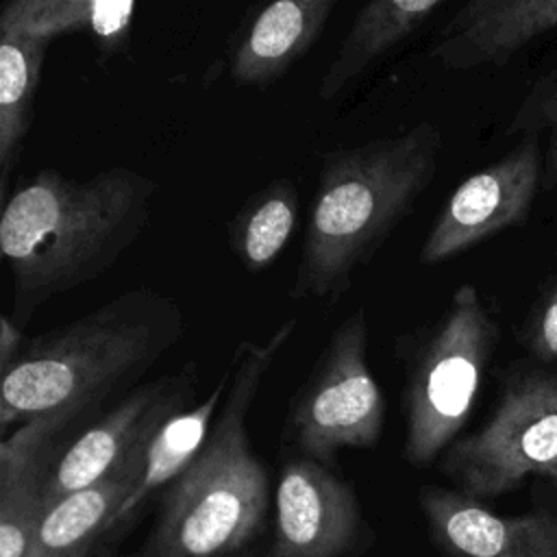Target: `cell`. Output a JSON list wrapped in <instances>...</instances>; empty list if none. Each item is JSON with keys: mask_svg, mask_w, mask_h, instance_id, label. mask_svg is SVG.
Listing matches in <instances>:
<instances>
[{"mask_svg": "<svg viewBox=\"0 0 557 557\" xmlns=\"http://www.w3.org/2000/svg\"><path fill=\"white\" fill-rule=\"evenodd\" d=\"M337 0H276L248 13L233 39L228 74L237 85L268 87L320 39Z\"/></svg>", "mask_w": 557, "mask_h": 557, "instance_id": "obj_13", "label": "cell"}, {"mask_svg": "<svg viewBox=\"0 0 557 557\" xmlns=\"http://www.w3.org/2000/svg\"><path fill=\"white\" fill-rule=\"evenodd\" d=\"M357 529V496L329 466L305 457L283 466L268 557H342Z\"/></svg>", "mask_w": 557, "mask_h": 557, "instance_id": "obj_10", "label": "cell"}, {"mask_svg": "<svg viewBox=\"0 0 557 557\" xmlns=\"http://www.w3.org/2000/svg\"><path fill=\"white\" fill-rule=\"evenodd\" d=\"M440 470L476 500L511 492L529 476L557 485V374L511 370L490 418L444 450Z\"/></svg>", "mask_w": 557, "mask_h": 557, "instance_id": "obj_7", "label": "cell"}, {"mask_svg": "<svg viewBox=\"0 0 557 557\" xmlns=\"http://www.w3.org/2000/svg\"><path fill=\"white\" fill-rule=\"evenodd\" d=\"M418 503L433 542L450 557H557L553 511L500 516L459 490L437 485H424Z\"/></svg>", "mask_w": 557, "mask_h": 557, "instance_id": "obj_11", "label": "cell"}, {"mask_svg": "<svg viewBox=\"0 0 557 557\" xmlns=\"http://www.w3.org/2000/svg\"><path fill=\"white\" fill-rule=\"evenodd\" d=\"M540 185H544L542 141L537 135H524L498 161L455 187L435 218L418 261L422 265L444 263L522 222Z\"/></svg>", "mask_w": 557, "mask_h": 557, "instance_id": "obj_9", "label": "cell"}, {"mask_svg": "<svg viewBox=\"0 0 557 557\" xmlns=\"http://www.w3.org/2000/svg\"><path fill=\"white\" fill-rule=\"evenodd\" d=\"M72 422L37 418L7 433L0 444V557H26L44 511V487L54 466L57 440Z\"/></svg>", "mask_w": 557, "mask_h": 557, "instance_id": "obj_14", "label": "cell"}, {"mask_svg": "<svg viewBox=\"0 0 557 557\" xmlns=\"http://www.w3.org/2000/svg\"><path fill=\"white\" fill-rule=\"evenodd\" d=\"M24 333L9 313L0 318V372L7 370L24 350Z\"/></svg>", "mask_w": 557, "mask_h": 557, "instance_id": "obj_23", "label": "cell"}, {"mask_svg": "<svg viewBox=\"0 0 557 557\" xmlns=\"http://www.w3.org/2000/svg\"><path fill=\"white\" fill-rule=\"evenodd\" d=\"M298 320L278 324L263 342L237 344L231 381L198 457L168 485L148 557H218L244 546L268 507V474L246 429L248 411Z\"/></svg>", "mask_w": 557, "mask_h": 557, "instance_id": "obj_4", "label": "cell"}, {"mask_svg": "<svg viewBox=\"0 0 557 557\" xmlns=\"http://www.w3.org/2000/svg\"><path fill=\"white\" fill-rule=\"evenodd\" d=\"M520 342L533 359L542 363L557 361V276L529 311L520 329Z\"/></svg>", "mask_w": 557, "mask_h": 557, "instance_id": "obj_22", "label": "cell"}, {"mask_svg": "<svg viewBox=\"0 0 557 557\" xmlns=\"http://www.w3.org/2000/svg\"><path fill=\"white\" fill-rule=\"evenodd\" d=\"M440 154L442 133L429 120L324 152L289 296L339 300L433 183Z\"/></svg>", "mask_w": 557, "mask_h": 557, "instance_id": "obj_3", "label": "cell"}, {"mask_svg": "<svg viewBox=\"0 0 557 557\" xmlns=\"http://www.w3.org/2000/svg\"><path fill=\"white\" fill-rule=\"evenodd\" d=\"M500 331L479 289L459 285L431 322L394 337L403 370V457L429 466L468 422Z\"/></svg>", "mask_w": 557, "mask_h": 557, "instance_id": "obj_5", "label": "cell"}, {"mask_svg": "<svg viewBox=\"0 0 557 557\" xmlns=\"http://www.w3.org/2000/svg\"><path fill=\"white\" fill-rule=\"evenodd\" d=\"M196 387L198 366L191 359L120 398L57 457L44 487V505L102 481L144 450L170 418L191 407Z\"/></svg>", "mask_w": 557, "mask_h": 557, "instance_id": "obj_8", "label": "cell"}, {"mask_svg": "<svg viewBox=\"0 0 557 557\" xmlns=\"http://www.w3.org/2000/svg\"><path fill=\"white\" fill-rule=\"evenodd\" d=\"M298 187L289 178L250 194L228 222V248L237 261L250 272L270 268L298 226Z\"/></svg>", "mask_w": 557, "mask_h": 557, "instance_id": "obj_20", "label": "cell"}, {"mask_svg": "<svg viewBox=\"0 0 557 557\" xmlns=\"http://www.w3.org/2000/svg\"><path fill=\"white\" fill-rule=\"evenodd\" d=\"M159 185L115 165L78 181L46 168L26 178L0 215V250L22 329L48 300L102 276L137 242Z\"/></svg>", "mask_w": 557, "mask_h": 557, "instance_id": "obj_1", "label": "cell"}, {"mask_svg": "<svg viewBox=\"0 0 557 557\" xmlns=\"http://www.w3.org/2000/svg\"><path fill=\"white\" fill-rule=\"evenodd\" d=\"M146 450V448H144ZM144 450L102 481L44 505L26 557H87L139 479Z\"/></svg>", "mask_w": 557, "mask_h": 557, "instance_id": "obj_15", "label": "cell"}, {"mask_svg": "<svg viewBox=\"0 0 557 557\" xmlns=\"http://www.w3.org/2000/svg\"><path fill=\"white\" fill-rule=\"evenodd\" d=\"M48 46L15 35L0 39V196L4 200L33 122Z\"/></svg>", "mask_w": 557, "mask_h": 557, "instance_id": "obj_19", "label": "cell"}, {"mask_svg": "<svg viewBox=\"0 0 557 557\" xmlns=\"http://www.w3.org/2000/svg\"><path fill=\"white\" fill-rule=\"evenodd\" d=\"M228 381L231 370L226 366L202 403L176 413L154 433L144 450L139 479L126 500L117 507L113 516V527L126 520L152 492L170 485L198 457L209 437Z\"/></svg>", "mask_w": 557, "mask_h": 557, "instance_id": "obj_18", "label": "cell"}, {"mask_svg": "<svg viewBox=\"0 0 557 557\" xmlns=\"http://www.w3.org/2000/svg\"><path fill=\"white\" fill-rule=\"evenodd\" d=\"M135 11L131 0H11L0 11V35L46 44L87 35L109 57L128 41Z\"/></svg>", "mask_w": 557, "mask_h": 557, "instance_id": "obj_17", "label": "cell"}, {"mask_svg": "<svg viewBox=\"0 0 557 557\" xmlns=\"http://www.w3.org/2000/svg\"><path fill=\"white\" fill-rule=\"evenodd\" d=\"M368 335L366 305H357L292 394L281 437L296 457L331 466L342 448H372L381 440L387 400L370 370Z\"/></svg>", "mask_w": 557, "mask_h": 557, "instance_id": "obj_6", "label": "cell"}, {"mask_svg": "<svg viewBox=\"0 0 557 557\" xmlns=\"http://www.w3.org/2000/svg\"><path fill=\"white\" fill-rule=\"evenodd\" d=\"M553 28L557 0H472L446 22L431 57L450 70L505 65Z\"/></svg>", "mask_w": 557, "mask_h": 557, "instance_id": "obj_12", "label": "cell"}, {"mask_svg": "<svg viewBox=\"0 0 557 557\" xmlns=\"http://www.w3.org/2000/svg\"><path fill=\"white\" fill-rule=\"evenodd\" d=\"M509 133L546 139L544 185L557 181V65L537 78L509 122Z\"/></svg>", "mask_w": 557, "mask_h": 557, "instance_id": "obj_21", "label": "cell"}, {"mask_svg": "<svg viewBox=\"0 0 557 557\" xmlns=\"http://www.w3.org/2000/svg\"><path fill=\"white\" fill-rule=\"evenodd\" d=\"M442 0H374L363 4L342 39L335 59L320 78L318 96L329 102L385 54L403 46L442 9Z\"/></svg>", "mask_w": 557, "mask_h": 557, "instance_id": "obj_16", "label": "cell"}, {"mask_svg": "<svg viewBox=\"0 0 557 557\" xmlns=\"http://www.w3.org/2000/svg\"><path fill=\"white\" fill-rule=\"evenodd\" d=\"M183 331V309L174 296L135 287L35 335L0 372L2 437L11 424L48 416L91 424L141 385Z\"/></svg>", "mask_w": 557, "mask_h": 557, "instance_id": "obj_2", "label": "cell"}]
</instances>
